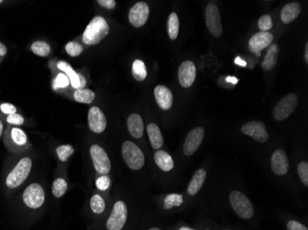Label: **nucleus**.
<instances>
[{"label":"nucleus","instance_id":"19","mask_svg":"<svg viewBox=\"0 0 308 230\" xmlns=\"http://www.w3.org/2000/svg\"><path fill=\"white\" fill-rule=\"evenodd\" d=\"M301 13V5L297 2H291L285 5L280 12V20L285 24L293 22Z\"/></svg>","mask_w":308,"mask_h":230},{"label":"nucleus","instance_id":"11","mask_svg":"<svg viewBox=\"0 0 308 230\" xmlns=\"http://www.w3.org/2000/svg\"><path fill=\"white\" fill-rule=\"evenodd\" d=\"M241 131L245 136L254 138L256 142L259 143H266L269 138L266 126L261 122H248L242 126Z\"/></svg>","mask_w":308,"mask_h":230},{"label":"nucleus","instance_id":"17","mask_svg":"<svg viewBox=\"0 0 308 230\" xmlns=\"http://www.w3.org/2000/svg\"><path fill=\"white\" fill-rule=\"evenodd\" d=\"M154 96L161 109L168 110L173 105V94L167 86L158 85L154 88Z\"/></svg>","mask_w":308,"mask_h":230},{"label":"nucleus","instance_id":"10","mask_svg":"<svg viewBox=\"0 0 308 230\" xmlns=\"http://www.w3.org/2000/svg\"><path fill=\"white\" fill-rule=\"evenodd\" d=\"M150 15V8L145 2H138L134 5L128 13L129 22L136 28L145 25Z\"/></svg>","mask_w":308,"mask_h":230},{"label":"nucleus","instance_id":"47","mask_svg":"<svg viewBox=\"0 0 308 230\" xmlns=\"http://www.w3.org/2000/svg\"><path fill=\"white\" fill-rule=\"evenodd\" d=\"M304 61L305 63H308V42L305 44V47H304Z\"/></svg>","mask_w":308,"mask_h":230},{"label":"nucleus","instance_id":"50","mask_svg":"<svg viewBox=\"0 0 308 230\" xmlns=\"http://www.w3.org/2000/svg\"><path fill=\"white\" fill-rule=\"evenodd\" d=\"M160 230V228H151V230Z\"/></svg>","mask_w":308,"mask_h":230},{"label":"nucleus","instance_id":"45","mask_svg":"<svg viewBox=\"0 0 308 230\" xmlns=\"http://www.w3.org/2000/svg\"><path fill=\"white\" fill-rule=\"evenodd\" d=\"M7 52H8V50H7L6 46L0 42V56H4L5 54H7Z\"/></svg>","mask_w":308,"mask_h":230},{"label":"nucleus","instance_id":"5","mask_svg":"<svg viewBox=\"0 0 308 230\" xmlns=\"http://www.w3.org/2000/svg\"><path fill=\"white\" fill-rule=\"evenodd\" d=\"M298 105V97L293 93H290L280 98L273 109V118L276 121H283L295 110Z\"/></svg>","mask_w":308,"mask_h":230},{"label":"nucleus","instance_id":"18","mask_svg":"<svg viewBox=\"0 0 308 230\" xmlns=\"http://www.w3.org/2000/svg\"><path fill=\"white\" fill-rule=\"evenodd\" d=\"M128 132L134 138H142L144 132V124L141 116L138 114H132L128 118Z\"/></svg>","mask_w":308,"mask_h":230},{"label":"nucleus","instance_id":"8","mask_svg":"<svg viewBox=\"0 0 308 230\" xmlns=\"http://www.w3.org/2000/svg\"><path fill=\"white\" fill-rule=\"evenodd\" d=\"M24 204L31 209H38L44 204L45 192L40 184H32L24 190Z\"/></svg>","mask_w":308,"mask_h":230},{"label":"nucleus","instance_id":"39","mask_svg":"<svg viewBox=\"0 0 308 230\" xmlns=\"http://www.w3.org/2000/svg\"><path fill=\"white\" fill-rule=\"evenodd\" d=\"M7 122L12 126H23L24 124V118L19 114L8 115Z\"/></svg>","mask_w":308,"mask_h":230},{"label":"nucleus","instance_id":"9","mask_svg":"<svg viewBox=\"0 0 308 230\" xmlns=\"http://www.w3.org/2000/svg\"><path fill=\"white\" fill-rule=\"evenodd\" d=\"M206 24L209 32L214 37H220L222 34L221 13L215 3H209L206 8Z\"/></svg>","mask_w":308,"mask_h":230},{"label":"nucleus","instance_id":"33","mask_svg":"<svg viewBox=\"0 0 308 230\" xmlns=\"http://www.w3.org/2000/svg\"><path fill=\"white\" fill-rule=\"evenodd\" d=\"M74 153V148L70 144H63L59 146L57 148V154L59 156V160L65 162L68 160L70 156Z\"/></svg>","mask_w":308,"mask_h":230},{"label":"nucleus","instance_id":"30","mask_svg":"<svg viewBox=\"0 0 308 230\" xmlns=\"http://www.w3.org/2000/svg\"><path fill=\"white\" fill-rule=\"evenodd\" d=\"M68 190V184L63 178H57L53 184L52 192L55 197L60 198L64 196Z\"/></svg>","mask_w":308,"mask_h":230},{"label":"nucleus","instance_id":"2","mask_svg":"<svg viewBox=\"0 0 308 230\" xmlns=\"http://www.w3.org/2000/svg\"><path fill=\"white\" fill-rule=\"evenodd\" d=\"M122 156L126 164L133 170H140L145 164V156L137 144L126 141L122 146Z\"/></svg>","mask_w":308,"mask_h":230},{"label":"nucleus","instance_id":"16","mask_svg":"<svg viewBox=\"0 0 308 230\" xmlns=\"http://www.w3.org/2000/svg\"><path fill=\"white\" fill-rule=\"evenodd\" d=\"M271 170L278 176H282L288 172L289 161L283 150H277L274 151L271 156Z\"/></svg>","mask_w":308,"mask_h":230},{"label":"nucleus","instance_id":"4","mask_svg":"<svg viewBox=\"0 0 308 230\" xmlns=\"http://www.w3.org/2000/svg\"><path fill=\"white\" fill-rule=\"evenodd\" d=\"M230 202L234 212L241 218L249 219L254 214V207L246 196L239 190L230 194Z\"/></svg>","mask_w":308,"mask_h":230},{"label":"nucleus","instance_id":"3","mask_svg":"<svg viewBox=\"0 0 308 230\" xmlns=\"http://www.w3.org/2000/svg\"><path fill=\"white\" fill-rule=\"evenodd\" d=\"M32 170V160L30 158H23L19 161L16 167L12 170L8 175L6 180L7 186L9 188H17L24 184L25 180L28 178Z\"/></svg>","mask_w":308,"mask_h":230},{"label":"nucleus","instance_id":"46","mask_svg":"<svg viewBox=\"0 0 308 230\" xmlns=\"http://www.w3.org/2000/svg\"><path fill=\"white\" fill-rule=\"evenodd\" d=\"M226 81L229 82V83H232L233 85H235V84H237L238 80L236 78H234V76H227Z\"/></svg>","mask_w":308,"mask_h":230},{"label":"nucleus","instance_id":"22","mask_svg":"<svg viewBox=\"0 0 308 230\" xmlns=\"http://www.w3.org/2000/svg\"><path fill=\"white\" fill-rule=\"evenodd\" d=\"M147 132L151 141V146L153 150H160L163 144V138L160 128L157 124L151 122L147 126Z\"/></svg>","mask_w":308,"mask_h":230},{"label":"nucleus","instance_id":"32","mask_svg":"<svg viewBox=\"0 0 308 230\" xmlns=\"http://www.w3.org/2000/svg\"><path fill=\"white\" fill-rule=\"evenodd\" d=\"M91 209L93 213L102 214L105 209V202L102 196L94 194L91 199Z\"/></svg>","mask_w":308,"mask_h":230},{"label":"nucleus","instance_id":"41","mask_svg":"<svg viewBox=\"0 0 308 230\" xmlns=\"http://www.w3.org/2000/svg\"><path fill=\"white\" fill-rule=\"evenodd\" d=\"M97 3L100 6L105 8L106 10H114L117 6V2L115 0H98Z\"/></svg>","mask_w":308,"mask_h":230},{"label":"nucleus","instance_id":"15","mask_svg":"<svg viewBox=\"0 0 308 230\" xmlns=\"http://www.w3.org/2000/svg\"><path fill=\"white\" fill-rule=\"evenodd\" d=\"M197 69L195 64L192 61H185L181 64L178 69V80L180 85L184 88H189L192 86L196 80Z\"/></svg>","mask_w":308,"mask_h":230},{"label":"nucleus","instance_id":"21","mask_svg":"<svg viewBox=\"0 0 308 230\" xmlns=\"http://www.w3.org/2000/svg\"><path fill=\"white\" fill-rule=\"evenodd\" d=\"M154 160L157 164L158 167L165 172L172 170L175 166V163H174L172 156L169 155L167 152L163 151V150H158L157 152L154 154Z\"/></svg>","mask_w":308,"mask_h":230},{"label":"nucleus","instance_id":"27","mask_svg":"<svg viewBox=\"0 0 308 230\" xmlns=\"http://www.w3.org/2000/svg\"><path fill=\"white\" fill-rule=\"evenodd\" d=\"M95 93L91 90H76L74 92V98L80 104H91L95 98Z\"/></svg>","mask_w":308,"mask_h":230},{"label":"nucleus","instance_id":"43","mask_svg":"<svg viewBox=\"0 0 308 230\" xmlns=\"http://www.w3.org/2000/svg\"><path fill=\"white\" fill-rule=\"evenodd\" d=\"M79 74V73H78ZM79 80H80V90H82V88H84L85 86H86V80H85V78H84V76L82 75V74H79Z\"/></svg>","mask_w":308,"mask_h":230},{"label":"nucleus","instance_id":"38","mask_svg":"<svg viewBox=\"0 0 308 230\" xmlns=\"http://www.w3.org/2000/svg\"><path fill=\"white\" fill-rule=\"evenodd\" d=\"M95 184L100 190H107L110 186L111 178L107 175H103L96 180Z\"/></svg>","mask_w":308,"mask_h":230},{"label":"nucleus","instance_id":"36","mask_svg":"<svg viewBox=\"0 0 308 230\" xmlns=\"http://www.w3.org/2000/svg\"><path fill=\"white\" fill-rule=\"evenodd\" d=\"M298 174L302 184L308 186V163L306 161H302L298 165Z\"/></svg>","mask_w":308,"mask_h":230},{"label":"nucleus","instance_id":"51","mask_svg":"<svg viewBox=\"0 0 308 230\" xmlns=\"http://www.w3.org/2000/svg\"><path fill=\"white\" fill-rule=\"evenodd\" d=\"M1 3H3V1H2V0H0V4H1Z\"/></svg>","mask_w":308,"mask_h":230},{"label":"nucleus","instance_id":"7","mask_svg":"<svg viewBox=\"0 0 308 230\" xmlns=\"http://www.w3.org/2000/svg\"><path fill=\"white\" fill-rule=\"evenodd\" d=\"M93 166L97 172L106 175L110 172L111 162L105 150L99 144H93L90 148Z\"/></svg>","mask_w":308,"mask_h":230},{"label":"nucleus","instance_id":"49","mask_svg":"<svg viewBox=\"0 0 308 230\" xmlns=\"http://www.w3.org/2000/svg\"><path fill=\"white\" fill-rule=\"evenodd\" d=\"M179 230H192V228H186V226H183V228H181Z\"/></svg>","mask_w":308,"mask_h":230},{"label":"nucleus","instance_id":"14","mask_svg":"<svg viewBox=\"0 0 308 230\" xmlns=\"http://www.w3.org/2000/svg\"><path fill=\"white\" fill-rule=\"evenodd\" d=\"M204 134L205 131L202 127H196L188 132L184 144L185 155L192 156L199 148L203 141Z\"/></svg>","mask_w":308,"mask_h":230},{"label":"nucleus","instance_id":"20","mask_svg":"<svg viewBox=\"0 0 308 230\" xmlns=\"http://www.w3.org/2000/svg\"><path fill=\"white\" fill-rule=\"evenodd\" d=\"M206 176H207V172L203 168H199L195 172L187 187L188 194L196 196L198 194L199 190L201 189V187L203 186Z\"/></svg>","mask_w":308,"mask_h":230},{"label":"nucleus","instance_id":"25","mask_svg":"<svg viewBox=\"0 0 308 230\" xmlns=\"http://www.w3.org/2000/svg\"><path fill=\"white\" fill-rule=\"evenodd\" d=\"M58 68L60 70L66 73L70 80L71 86H73L76 90H80V80H79V74L74 71V69L71 68L70 64L66 63L64 61H59L58 63Z\"/></svg>","mask_w":308,"mask_h":230},{"label":"nucleus","instance_id":"13","mask_svg":"<svg viewBox=\"0 0 308 230\" xmlns=\"http://www.w3.org/2000/svg\"><path fill=\"white\" fill-rule=\"evenodd\" d=\"M88 124L91 131L95 134L104 132L107 126V121L103 110L97 106L92 107L88 114Z\"/></svg>","mask_w":308,"mask_h":230},{"label":"nucleus","instance_id":"12","mask_svg":"<svg viewBox=\"0 0 308 230\" xmlns=\"http://www.w3.org/2000/svg\"><path fill=\"white\" fill-rule=\"evenodd\" d=\"M273 35L268 32H259L253 35L248 42L249 50L256 56H261V51L272 44Z\"/></svg>","mask_w":308,"mask_h":230},{"label":"nucleus","instance_id":"35","mask_svg":"<svg viewBox=\"0 0 308 230\" xmlns=\"http://www.w3.org/2000/svg\"><path fill=\"white\" fill-rule=\"evenodd\" d=\"M258 28L260 30V32H268L269 30L272 29L273 27V22L272 18L269 15H263L259 20H258Z\"/></svg>","mask_w":308,"mask_h":230},{"label":"nucleus","instance_id":"23","mask_svg":"<svg viewBox=\"0 0 308 230\" xmlns=\"http://www.w3.org/2000/svg\"><path fill=\"white\" fill-rule=\"evenodd\" d=\"M279 52V46H277L276 44L269 46L268 49H267V54H266V56L262 62L263 69L268 71V70H271L275 68L277 61H278Z\"/></svg>","mask_w":308,"mask_h":230},{"label":"nucleus","instance_id":"44","mask_svg":"<svg viewBox=\"0 0 308 230\" xmlns=\"http://www.w3.org/2000/svg\"><path fill=\"white\" fill-rule=\"evenodd\" d=\"M234 63L235 64H238L240 66H246V62L243 60L241 58H236L234 59Z\"/></svg>","mask_w":308,"mask_h":230},{"label":"nucleus","instance_id":"40","mask_svg":"<svg viewBox=\"0 0 308 230\" xmlns=\"http://www.w3.org/2000/svg\"><path fill=\"white\" fill-rule=\"evenodd\" d=\"M0 110L5 114H16L17 108L12 104H2L0 105Z\"/></svg>","mask_w":308,"mask_h":230},{"label":"nucleus","instance_id":"34","mask_svg":"<svg viewBox=\"0 0 308 230\" xmlns=\"http://www.w3.org/2000/svg\"><path fill=\"white\" fill-rule=\"evenodd\" d=\"M65 49H66V52H68V54H70L72 58L79 56L83 51L82 44H80L77 42H68L65 46Z\"/></svg>","mask_w":308,"mask_h":230},{"label":"nucleus","instance_id":"29","mask_svg":"<svg viewBox=\"0 0 308 230\" xmlns=\"http://www.w3.org/2000/svg\"><path fill=\"white\" fill-rule=\"evenodd\" d=\"M32 51L35 52L36 56H42V58H46L51 51L50 46L47 44V42L44 40H36L33 44H32Z\"/></svg>","mask_w":308,"mask_h":230},{"label":"nucleus","instance_id":"28","mask_svg":"<svg viewBox=\"0 0 308 230\" xmlns=\"http://www.w3.org/2000/svg\"><path fill=\"white\" fill-rule=\"evenodd\" d=\"M132 75L134 78L137 81L145 80L147 78V68L145 64L140 59H137L133 62L132 64Z\"/></svg>","mask_w":308,"mask_h":230},{"label":"nucleus","instance_id":"52","mask_svg":"<svg viewBox=\"0 0 308 230\" xmlns=\"http://www.w3.org/2000/svg\"></svg>","mask_w":308,"mask_h":230},{"label":"nucleus","instance_id":"26","mask_svg":"<svg viewBox=\"0 0 308 230\" xmlns=\"http://www.w3.org/2000/svg\"><path fill=\"white\" fill-rule=\"evenodd\" d=\"M167 30L171 40H175L179 32V18L175 12L170 14L167 20Z\"/></svg>","mask_w":308,"mask_h":230},{"label":"nucleus","instance_id":"6","mask_svg":"<svg viewBox=\"0 0 308 230\" xmlns=\"http://www.w3.org/2000/svg\"><path fill=\"white\" fill-rule=\"evenodd\" d=\"M128 219V207L122 201H118L113 207L109 218L106 223L108 230H121Z\"/></svg>","mask_w":308,"mask_h":230},{"label":"nucleus","instance_id":"31","mask_svg":"<svg viewBox=\"0 0 308 230\" xmlns=\"http://www.w3.org/2000/svg\"><path fill=\"white\" fill-rule=\"evenodd\" d=\"M183 202H184V199L181 194H171L165 197L163 206H164V209L168 210V209H172L173 207L180 206Z\"/></svg>","mask_w":308,"mask_h":230},{"label":"nucleus","instance_id":"42","mask_svg":"<svg viewBox=\"0 0 308 230\" xmlns=\"http://www.w3.org/2000/svg\"><path fill=\"white\" fill-rule=\"evenodd\" d=\"M288 230H308L303 224L297 222L295 220H291L287 224Z\"/></svg>","mask_w":308,"mask_h":230},{"label":"nucleus","instance_id":"24","mask_svg":"<svg viewBox=\"0 0 308 230\" xmlns=\"http://www.w3.org/2000/svg\"><path fill=\"white\" fill-rule=\"evenodd\" d=\"M6 134L10 136L13 144L17 146L19 148H23L27 144V136L26 134L20 128L16 127H9Z\"/></svg>","mask_w":308,"mask_h":230},{"label":"nucleus","instance_id":"48","mask_svg":"<svg viewBox=\"0 0 308 230\" xmlns=\"http://www.w3.org/2000/svg\"><path fill=\"white\" fill-rule=\"evenodd\" d=\"M2 132H3V124H2V122L0 120V138L2 136Z\"/></svg>","mask_w":308,"mask_h":230},{"label":"nucleus","instance_id":"1","mask_svg":"<svg viewBox=\"0 0 308 230\" xmlns=\"http://www.w3.org/2000/svg\"><path fill=\"white\" fill-rule=\"evenodd\" d=\"M109 32V25L105 18H93L82 35V42L87 46H96L104 40Z\"/></svg>","mask_w":308,"mask_h":230},{"label":"nucleus","instance_id":"37","mask_svg":"<svg viewBox=\"0 0 308 230\" xmlns=\"http://www.w3.org/2000/svg\"><path fill=\"white\" fill-rule=\"evenodd\" d=\"M69 84H70L69 78L64 74H59L56 78V80H54V88L55 90L63 88L69 86Z\"/></svg>","mask_w":308,"mask_h":230}]
</instances>
